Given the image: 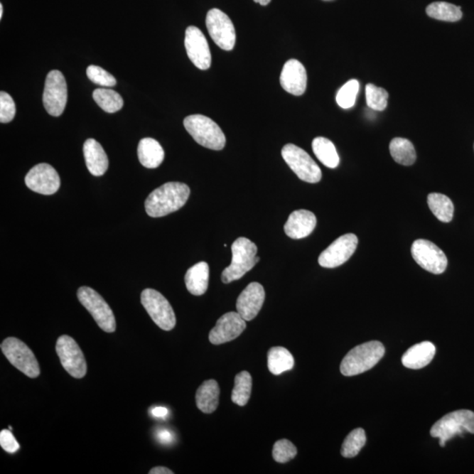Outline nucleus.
<instances>
[{"label": "nucleus", "mask_w": 474, "mask_h": 474, "mask_svg": "<svg viewBox=\"0 0 474 474\" xmlns=\"http://www.w3.org/2000/svg\"><path fill=\"white\" fill-rule=\"evenodd\" d=\"M189 196V186L184 183H166L149 194L145 209L151 217H163L184 207Z\"/></svg>", "instance_id": "f257e3e1"}, {"label": "nucleus", "mask_w": 474, "mask_h": 474, "mask_svg": "<svg viewBox=\"0 0 474 474\" xmlns=\"http://www.w3.org/2000/svg\"><path fill=\"white\" fill-rule=\"evenodd\" d=\"M385 354V347L379 341L362 343L350 350L340 365L343 375L350 377L370 370Z\"/></svg>", "instance_id": "f03ea898"}, {"label": "nucleus", "mask_w": 474, "mask_h": 474, "mask_svg": "<svg viewBox=\"0 0 474 474\" xmlns=\"http://www.w3.org/2000/svg\"><path fill=\"white\" fill-rule=\"evenodd\" d=\"M232 261L230 266L224 269L222 281L229 284L238 281L259 262V257H256L257 247L255 244L246 237H239L231 246Z\"/></svg>", "instance_id": "7ed1b4c3"}, {"label": "nucleus", "mask_w": 474, "mask_h": 474, "mask_svg": "<svg viewBox=\"0 0 474 474\" xmlns=\"http://www.w3.org/2000/svg\"><path fill=\"white\" fill-rule=\"evenodd\" d=\"M184 126L186 131L201 146L214 151H222L225 147V134L210 118L203 114L189 115L184 119Z\"/></svg>", "instance_id": "20e7f679"}, {"label": "nucleus", "mask_w": 474, "mask_h": 474, "mask_svg": "<svg viewBox=\"0 0 474 474\" xmlns=\"http://www.w3.org/2000/svg\"><path fill=\"white\" fill-rule=\"evenodd\" d=\"M465 432L474 434V412L460 409L447 414L436 421L431 428V436L439 438L440 446L445 447L447 441Z\"/></svg>", "instance_id": "39448f33"}, {"label": "nucleus", "mask_w": 474, "mask_h": 474, "mask_svg": "<svg viewBox=\"0 0 474 474\" xmlns=\"http://www.w3.org/2000/svg\"><path fill=\"white\" fill-rule=\"evenodd\" d=\"M77 298L102 330L113 333L117 330V321L113 311L95 290L91 287L82 286L77 291Z\"/></svg>", "instance_id": "423d86ee"}, {"label": "nucleus", "mask_w": 474, "mask_h": 474, "mask_svg": "<svg viewBox=\"0 0 474 474\" xmlns=\"http://www.w3.org/2000/svg\"><path fill=\"white\" fill-rule=\"evenodd\" d=\"M4 355L18 370L29 378L35 379L40 375L38 361L35 354L25 343L16 338H7L1 343Z\"/></svg>", "instance_id": "0eeeda50"}, {"label": "nucleus", "mask_w": 474, "mask_h": 474, "mask_svg": "<svg viewBox=\"0 0 474 474\" xmlns=\"http://www.w3.org/2000/svg\"><path fill=\"white\" fill-rule=\"evenodd\" d=\"M281 155L291 170L302 181L316 184L322 179V171L304 149L289 144L283 147Z\"/></svg>", "instance_id": "6e6552de"}, {"label": "nucleus", "mask_w": 474, "mask_h": 474, "mask_svg": "<svg viewBox=\"0 0 474 474\" xmlns=\"http://www.w3.org/2000/svg\"><path fill=\"white\" fill-rule=\"evenodd\" d=\"M141 302L151 318L162 330L170 331L176 325V316L173 307L158 291L151 289L144 290Z\"/></svg>", "instance_id": "1a4fd4ad"}, {"label": "nucleus", "mask_w": 474, "mask_h": 474, "mask_svg": "<svg viewBox=\"0 0 474 474\" xmlns=\"http://www.w3.org/2000/svg\"><path fill=\"white\" fill-rule=\"evenodd\" d=\"M67 99L68 90L65 77L59 70H51L45 81L43 97L45 109L52 117H58L65 109Z\"/></svg>", "instance_id": "9d476101"}, {"label": "nucleus", "mask_w": 474, "mask_h": 474, "mask_svg": "<svg viewBox=\"0 0 474 474\" xmlns=\"http://www.w3.org/2000/svg\"><path fill=\"white\" fill-rule=\"evenodd\" d=\"M55 350L63 368L73 378H84L87 372V361L80 347L69 335H63L58 339Z\"/></svg>", "instance_id": "9b49d317"}, {"label": "nucleus", "mask_w": 474, "mask_h": 474, "mask_svg": "<svg viewBox=\"0 0 474 474\" xmlns=\"http://www.w3.org/2000/svg\"><path fill=\"white\" fill-rule=\"evenodd\" d=\"M206 25L211 38L223 50H232L236 44V29L232 21L222 11L211 9L207 14Z\"/></svg>", "instance_id": "f8f14e48"}, {"label": "nucleus", "mask_w": 474, "mask_h": 474, "mask_svg": "<svg viewBox=\"0 0 474 474\" xmlns=\"http://www.w3.org/2000/svg\"><path fill=\"white\" fill-rule=\"evenodd\" d=\"M411 253L416 262L433 274H442L446 270V254L431 241L418 239L413 242Z\"/></svg>", "instance_id": "ddd939ff"}, {"label": "nucleus", "mask_w": 474, "mask_h": 474, "mask_svg": "<svg viewBox=\"0 0 474 474\" xmlns=\"http://www.w3.org/2000/svg\"><path fill=\"white\" fill-rule=\"evenodd\" d=\"M358 239L354 234L339 237L321 254L318 262L324 268H335L347 262L355 252Z\"/></svg>", "instance_id": "4468645a"}, {"label": "nucleus", "mask_w": 474, "mask_h": 474, "mask_svg": "<svg viewBox=\"0 0 474 474\" xmlns=\"http://www.w3.org/2000/svg\"><path fill=\"white\" fill-rule=\"evenodd\" d=\"M25 183L30 190L43 195H52L58 191L61 181L58 171L48 163H39L28 171Z\"/></svg>", "instance_id": "2eb2a0df"}, {"label": "nucleus", "mask_w": 474, "mask_h": 474, "mask_svg": "<svg viewBox=\"0 0 474 474\" xmlns=\"http://www.w3.org/2000/svg\"><path fill=\"white\" fill-rule=\"evenodd\" d=\"M185 47L188 58L200 70L210 68L212 57L206 37L200 30L190 26L185 31Z\"/></svg>", "instance_id": "dca6fc26"}, {"label": "nucleus", "mask_w": 474, "mask_h": 474, "mask_svg": "<svg viewBox=\"0 0 474 474\" xmlns=\"http://www.w3.org/2000/svg\"><path fill=\"white\" fill-rule=\"evenodd\" d=\"M246 328V321L237 312H230L221 316L209 333V341L219 345L237 338Z\"/></svg>", "instance_id": "f3484780"}, {"label": "nucleus", "mask_w": 474, "mask_h": 474, "mask_svg": "<svg viewBox=\"0 0 474 474\" xmlns=\"http://www.w3.org/2000/svg\"><path fill=\"white\" fill-rule=\"evenodd\" d=\"M266 298V293L261 284L252 282L242 291L237 301V311L246 322L259 315Z\"/></svg>", "instance_id": "a211bd4d"}, {"label": "nucleus", "mask_w": 474, "mask_h": 474, "mask_svg": "<svg viewBox=\"0 0 474 474\" xmlns=\"http://www.w3.org/2000/svg\"><path fill=\"white\" fill-rule=\"evenodd\" d=\"M308 75L305 67L296 59H290L284 65L281 85L286 92L294 96L303 95L307 89Z\"/></svg>", "instance_id": "6ab92c4d"}, {"label": "nucleus", "mask_w": 474, "mask_h": 474, "mask_svg": "<svg viewBox=\"0 0 474 474\" xmlns=\"http://www.w3.org/2000/svg\"><path fill=\"white\" fill-rule=\"evenodd\" d=\"M316 217L308 210H296L290 215L284 226L285 233L290 238L302 239L309 236L316 226Z\"/></svg>", "instance_id": "aec40b11"}, {"label": "nucleus", "mask_w": 474, "mask_h": 474, "mask_svg": "<svg viewBox=\"0 0 474 474\" xmlns=\"http://www.w3.org/2000/svg\"><path fill=\"white\" fill-rule=\"evenodd\" d=\"M83 151L85 163L90 173L93 176H102L107 171L109 162L102 145L95 139L90 138L84 144Z\"/></svg>", "instance_id": "412c9836"}, {"label": "nucleus", "mask_w": 474, "mask_h": 474, "mask_svg": "<svg viewBox=\"0 0 474 474\" xmlns=\"http://www.w3.org/2000/svg\"><path fill=\"white\" fill-rule=\"evenodd\" d=\"M436 354V347L431 342L417 343L402 356V365L409 369H421L431 363Z\"/></svg>", "instance_id": "4be33fe9"}, {"label": "nucleus", "mask_w": 474, "mask_h": 474, "mask_svg": "<svg viewBox=\"0 0 474 474\" xmlns=\"http://www.w3.org/2000/svg\"><path fill=\"white\" fill-rule=\"evenodd\" d=\"M137 153L141 166L149 169L158 168L164 159L163 149L158 141L153 138L141 139L138 145Z\"/></svg>", "instance_id": "5701e85b"}, {"label": "nucleus", "mask_w": 474, "mask_h": 474, "mask_svg": "<svg viewBox=\"0 0 474 474\" xmlns=\"http://www.w3.org/2000/svg\"><path fill=\"white\" fill-rule=\"evenodd\" d=\"M209 281V266L206 262H200L186 271V289L193 296H203L207 292Z\"/></svg>", "instance_id": "b1692460"}, {"label": "nucleus", "mask_w": 474, "mask_h": 474, "mask_svg": "<svg viewBox=\"0 0 474 474\" xmlns=\"http://www.w3.org/2000/svg\"><path fill=\"white\" fill-rule=\"evenodd\" d=\"M220 387L215 379H208L201 384L196 393L198 409L205 414L215 412L218 408Z\"/></svg>", "instance_id": "393cba45"}, {"label": "nucleus", "mask_w": 474, "mask_h": 474, "mask_svg": "<svg viewBox=\"0 0 474 474\" xmlns=\"http://www.w3.org/2000/svg\"><path fill=\"white\" fill-rule=\"evenodd\" d=\"M267 358L269 371L274 375H281L294 367L292 354L284 347H272L269 350Z\"/></svg>", "instance_id": "a878e982"}, {"label": "nucleus", "mask_w": 474, "mask_h": 474, "mask_svg": "<svg viewBox=\"0 0 474 474\" xmlns=\"http://www.w3.org/2000/svg\"><path fill=\"white\" fill-rule=\"evenodd\" d=\"M312 149L316 158L326 167L334 169L338 166L340 158L337 149L330 140L324 137H316L312 143Z\"/></svg>", "instance_id": "bb28decb"}, {"label": "nucleus", "mask_w": 474, "mask_h": 474, "mask_svg": "<svg viewBox=\"0 0 474 474\" xmlns=\"http://www.w3.org/2000/svg\"><path fill=\"white\" fill-rule=\"evenodd\" d=\"M390 154L394 161L402 166H410L415 163L416 153L413 144L405 138L397 137L391 141Z\"/></svg>", "instance_id": "cd10ccee"}, {"label": "nucleus", "mask_w": 474, "mask_h": 474, "mask_svg": "<svg viewBox=\"0 0 474 474\" xmlns=\"http://www.w3.org/2000/svg\"><path fill=\"white\" fill-rule=\"evenodd\" d=\"M428 205L433 215L440 222H450L453 218L454 206L453 201L445 194L433 193L429 194Z\"/></svg>", "instance_id": "c85d7f7f"}, {"label": "nucleus", "mask_w": 474, "mask_h": 474, "mask_svg": "<svg viewBox=\"0 0 474 474\" xmlns=\"http://www.w3.org/2000/svg\"><path fill=\"white\" fill-rule=\"evenodd\" d=\"M92 97L98 106L109 114L117 113L124 104L122 96L112 89H96L92 93Z\"/></svg>", "instance_id": "c756f323"}, {"label": "nucleus", "mask_w": 474, "mask_h": 474, "mask_svg": "<svg viewBox=\"0 0 474 474\" xmlns=\"http://www.w3.org/2000/svg\"><path fill=\"white\" fill-rule=\"evenodd\" d=\"M252 389V378L249 372H239L235 378V386L231 394V400L240 406L247 404L251 398Z\"/></svg>", "instance_id": "7c9ffc66"}, {"label": "nucleus", "mask_w": 474, "mask_h": 474, "mask_svg": "<svg viewBox=\"0 0 474 474\" xmlns=\"http://www.w3.org/2000/svg\"><path fill=\"white\" fill-rule=\"evenodd\" d=\"M426 13L435 20L456 22L462 18L460 6L447 2H434L426 9Z\"/></svg>", "instance_id": "2f4dec72"}, {"label": "nucleus", "mask_w": 474, "mask_h": 474, "mask_svg": "<svg viewBox=\"0 0 474 474\" xmlns=\"http://www.w3.org/2000/svg\"><path fill=\"white\" fill-rule=\"evenodd\" d=\"M367 443V436L363 429L357 428L350 433L341 448L343 457L350 458L356 457L360 453L362 448Z\"/></svg>", "instance_id": "473e14b6"}, {"label": "nucleus", "mask_w": 474, "mask_h": 474, "mask_svg": "<svg viewBox=\"0 0 474 474\" xmlns=\"http://www.w3.org/2000/svg\"><path fill=\"white\" fill-rule=\"evenodd\" d=\"M358 91H360V82L357 80H352L347 82L339 90L337 95V102L338 106L343 109H349L355 104Z\"/></svg>", "instance_id": "72a5a7b5"}, {"label": "nucleus", "mask_w": 474, "mask_h": 474, "mask_svg": "<svg viewBox=\"0 0 474 474\" xmlns=\"http://www.w3.org/2000/svg\"><path fill=\"white\" fill-rule=\"evenodd\" d=\"M367 106L372 110L384 111L387 107L388 92L385 89L368 84L365 87Z\"/></svg>", "instance_id": "f704fd0d"}, {"label": "nucleus", "mask_w": 474, "mask_h": 474, "mask_svg": "<svg viewBox=\"0 0 474 474\" xmlns=\"http://www.w3.org/2000/svg\"><path fill=\"white\" fill-rule=\"evenodd\" d=\"M296 455L297 448L289 440L281 439L274 443L272 457L276 462L284 464L293 460Z\"/></svg>", "instance_id": "c9c22d12"}, {"label": "nucleus", "mask_w": 474, "mask_h": 474, "mask_svg": "<svg viewBox=\"0 0 474 474\" xmlns=\"http://www.w3.org/2000/svg\"><path fill=\"white\" fill-rule=\"evenodd\" d=\"M87 77L93 83L102 85L104 87H113L117 85V81L113 75L107 72L102 67L90 65L87 70Z\"/></svg>", "instance_id": "e433bc0d"}, {"label": "nucleus", "mask_w": 474, "mask_h": 474, "mask_svg": "<svg viewBox=\"0 0 474 474\" xmlns=\"http://www.w3.org/2000/svg\"><path fill=\"white\" fill-rule=\"evenodd\" d=\"M15 114H16V107L14 99L9 93L2 91L0 92V122H12Z\"/></svg>", "instance_id": "4c0bfd02"}, {"label": "nucleus", "mask_w": 474, "mask_h": 474, "mask_svg": "<svg viewBox=\"0 0 474 474\" xmlns=\"http://www.w3.org/2000/svg\"><path fill=\"white\" fill-rule=\"evenodd\" d=\"M0 446L9 453H15L20 449V445L15 439L12 432L3 430L0 432Z\"/></svg>", "instance_id": "58836bf2"}, {"label": "nucleus", "mask_w": 474, "mask_h": 474, "mask_svg": "<svg viewBox=\"0 0 474 474\" xmlns=\"http://www.w3.org/2000/svg\"><path fill=\"white\" fill-rule=\"evenodd\" d=\"M158 439L162 443H171L173 441V436L169 431L159 430L158 431Z\"/></svg>", "instance_id": "ea45409f"}, {"label": "nucleus", "mask_w": 474, "mask_h": 474, "mask_svg": "<svg viewBox=\"0 0 474 474\" xmlns=\"http://www.w3.org/2000/svg\"><path fill=\"white\" fill-rule=\"evenodd\" d=\"M169 411L164 406H156V408L151 409V415L158 418H164L168 416Z\"/></svg>", "instance_id": "a19ab883"}, {"label": "nucleus", "mask_w": 474, "mask_h": 474, "mask_svg": "<svg viewBox=\"0 0 474 474\" xmlns=\"http://www.w3.org/2000/svg\"><path fill=\"white\" fill-rule=\"evenodd\" d=\"M149 474H173L174 473L171 470L163 466H158V468H152L151 471L149 472Z\"/></svg>", "instance_id": "79ce46f5"}, {"label": "nucleus", "mask_w": 474, "mask_h": 474, "mask_svg": "<svg viewBox=\"0 0 474 474\" xmlns=\"http://www.w3.org/2000/svg\"><path fill=\"white\" fill-rule=\"evenodd\" d=\"M257 4H260L261 6H267L271 0H254Z\"/></svg>", "instance_id": "37998d69"}, {"label": "nucleus", "mask_w": 474, "mask_h": 474, "mask_svg": "<svg viewBox=\"0 0 474 474\" xmlns=\"http://www.w3.org/2000/svg\"><path fill=\"white\" fill-rule=\"evenodd\" d=\"M3 12H4L3 5L2 4H0V18H2L3 17Z\"/></svg>", "instance_id": "c03bdc74"}]
</instances>
